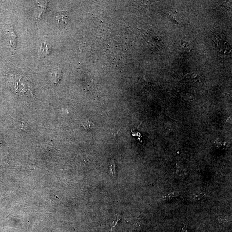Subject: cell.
Listing matches in <instances>:
<instances>
[{
    "label": "cell",
    "mask_w": 232,
    "mask_h": 232,
    "mask_svg": "<svg viewBox=\"0 0 232 232\" xmlns=\"http://www.w3.org/2000/svg\"><path fill=\"white\" fill-rule=\"evenodd\" d=\"M58 26L60 27H65L67 25L68 21V16L67 13L62 12L59 13L56 16Z\"/></svg>",
    "instance_id": "6da1fadb"
},
{
    "label": "cell",
    "mask_w": 232,
    "mask_h": 232,
    "mask_svg": "<svg viewBox=\"0 0 232 232\" xmlns=\"http://www.w3.org/2000/svg\"><path fill=\"white\" fill-rule=\"evenodd\" d=\"M49 46L47 44L44 43L42 44L41 47V56H45L49 54L50 52Z\"/></svg>",
    "instance_id": "7a4b0ae2"
},
{
    "label": "cell",
    "mask_w": 232,
    "mask_h": 232,
    "mask_svg": "<svg viewBox=\"0 0 232 232\" xmlns=\"http://www.w3.org/2000/svg\"><path fill=\"white\" fill-rule=\"evenodd\" d=\"M81 126L86 130H90L94 126L93 123L90 120H86L81 123Z\"/></svg>",
    "instance_id": "3957f363"
},
{
    "label": "cell",
    "mask_w": 232,
    "mask_h": 232,
    "mask_svg": "<svg viewBox=\"0 0 232 232\" xmlns=\"http://www.w3.org/2000/svg\"><path fill=\"white\" fill-rule=\"evenodd\" d=\"M179 194L178 192L174 191L169 193L168 194L165 195L163 197V199L164 200H172L174 198H176L179 196Z\"/></svg>",
    "instance_id": "277c9868"
},
{
    "label": "cell",
    "mask_w": 232,
    "mask_h": 232,
    "mask_svg": "<svg viewBox=\"0 0 232 232\" xmlns=\"http://www.w3.org/2000/svg\"><path fill=\"white\" fill-rule=\"evenodd\" d=\"M205 196L206 195L204 193L202 192L196 193L193 195V199L195 201H198V200H202Z\"/></svg>",
    "instance_id": "5b68a950"
},
{
    "label": "cell",
    "mask_w": 232,
    "mask_h": 232,
    "mask_svg": "<svg viewBox=\"0 0 232 232\" xmlns=\"http://www.w3.org/2000/svg\"><path fill=\"white\" fill-rule=\"evenodd\" d=\"M60 72L57 69H54L51 72V75L55 79L56 82H57L60 80Z\"/></svg>",
    "instance_id": "8992f818"
},
{
    "label": "cell",
    "mask_w": 232,
    "mask_h": 232,
    "mask_svg": "<svg viewBox=\"0 0 232 232\" xmlns=\"http://www.w3.org/2000/svg\"><path fill=\"white\" fill-rule=\"evenodd\" d=\"M110 172L111 173L113 176H114L116 173L115 165L114 161H111V162Z\"/></svg>",
    "instance_id": "52a82bcc"
},
{
    "label": "cell",
    "mask_w": 232,
    "mask_h": 232,
    "mask_svg": "<svg viewBox=\"0 0 232 232\" xmlns=\"http://www.w3.org/2000/svg\"><path fill=\"white\" fill-rule=\"evenodd\" d=\"M190 232L188 228H187V226L183 223V225H182V227H181V232Z\"/></svg>",
    "instance_id": "ba28073f"
}]
</instances>
